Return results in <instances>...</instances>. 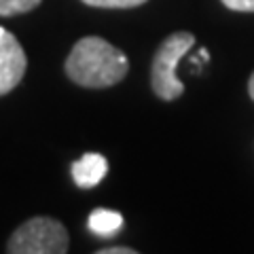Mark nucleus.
<instances>
[{
  "label": "nucleus",
  "instance_id": "nucleus-1",
  "mask_svg": "<svg viewBox=\"0 0 254 254\" xmlns=\"http://www.w3.org/2000/svg\"><path fill=\"white\" fill-rule=\"evenodd\" d=\"M127 70L129 62L125 53L100 36H85L76 41L66 60L70 81L89 89H104L121 83Z\"/></svg>",
  "mask_w": 254,
  "mask_h": 254
},
{
  "label": "nucleus",
  "instance_id": "nucleus-2",
  "mask_svg": "<svg viewBox=\"0 0 254 254\" xmlns=\"http://www.w3.org/2000/svg\"><path fill=\"white\" fill-rule=\"evenodd\" d=\"M193 45L195 36L190 32H174L157 49L150 68V85L161 100L170 102L185 93V85L176 76V66Z\"/></svg>",
  "mask_w": 254,
  "mask_h": 254
},
{
  "label": "nucleus",
  "instance_id": "nucleus-3",
  "mask_svg": "<svg viewBox=\"0 0 254 254\" xmlns=\"http://www.w3.org/2000/svg\"><path fill=\"white\" fill-rule=\"evenodd\" d=\"M66 227L55 218L34 216L15 229L6 252L11 254H64L70 248Z\"/></svg>",
  "mask_w": 254,
  "mask_h": 254
},
{
  "label": "nucleus",
  "instance_id": "nucleus-4",
  "mask_svg": "<svg viewBox=\"0 0 254 254\" xmlns=\"http://www.w3.org/2000/svg\"><path fill=\"white\" fill-rule=\"evenodd\" d=\"M28 68V58L19 41L0 26V95L13 91L21 83Z\"/></svg>",
  "mask_w": 254,
  "mask_h": 254
},
{
  "label": "nucleus",
  "instance_id": "nucleus-5",
  "mask_svg": "<svg viewBox=\"0 0 254 254\" xmlns=\"http://www.w3.org/2000/svg\"><path fill=\"white\" fill-rule=\"evenodd\" d=\"M108 174V161L100 153H85L78 161L72 163V180L78 189L98 187Z\"/></svg>",
  "mask_w": 254,
  "mask_h": 254
},
{
  "label": "nucleus",
  "instance_id": "nucleus-6",
  "mask_svg": "<svg viewBox=\"0 0 254 254\" xmlns=\"http://www.w3.org/2000/svg\"><path fill=\"white\" fill-rule=\"evenodd\" d=\"M87 227L89 231L98 237H113L121 231L123 227V216L117 210H106V208H98L89 214L87 218Z\"/></svg>",
  "mask_w": 254,
  "mask_h": 254
},
{
  "label": "nucleus",
  "instance_id": "nucleus-7",
  "mask_svg": "<svg viewBox=\"0 0 254 254\" xmlns=\"http://www.w3.org/2000/svg\"><path fill=\"white\" fill-rule=\"evenodd\" d=\"M41 4V0H0V17H13V15L28 13Z\"/></svg>",
  "mask_w": 254,
  "mask_h": 254
},
{
  "label": "nucleus",
  "instance_id": "nucleus-8",
  "mask_svg": "<svg viewBox=\"0 0 254 254\" xmlns=\"http://www.w3.org/2000/svg\"><path fill=\"white\" fill-rule=\"evenodd\" d=\"M81 2L98 6V9H131V6L144 4L146 0H81Z\"/></svg>",
  "mask_w": 254,
  "mask_h": 254
},
{
  "label": "nucleus",
  "instance_id": "nucleus-9",
  "mask_svg": "<svg viewBox=\"0 0 254 254\" xmlns=\"http://www.w3.org/2000/svg\"><path fill=\"white\" fill-rule=\"evenodd\" d=\"M227 9L242 11V13H254V0H220Z\"/></svg>",
  "mask_w": 254,
  "mask_h": 254
},
{
  "label": "nucleus",
  "instance_id": "nucleus-10",
  "mask_svg": "<svg viewBox=\"0 0 254 254\" xmlns=\"http://www.w3.org/2000/svg\"><path fill=\"white\" fill-rule=\"evenodd\" d=\"M98 254H136V250L133 248H121V246H115V248H104V250H100Z\"/></svg>",
  "mask_w": 254,
  "mask_h": 254
},
{
  "label": "nucleus",
  "instance_id": "nucleus-11",
  "mask_svg": "<svg viewBox=\"0 0 254 254\" xmlns=\"http://www.w3.org/2000/svg\"><path fill=\"white\" fill-rule=\"evenodd\" d=\"M248 93H250V98L254 100V72L250 74V81H248Z\"/></svg>",
  "mask_w": 254,
  "mask_h": 254
}]
</instances>
